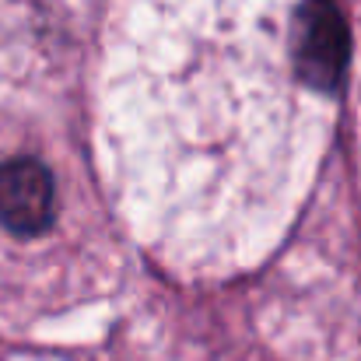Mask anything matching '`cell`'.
Instances as JSON below:
<instances>
[{
  "label": "cell",
  "mask_w": 361,
  "mask_h": 361,
  "mask_svg": "<svg viewBox=\"0 0 361 361\" xmlns=\"http://www.w3.org/2000/svg\"><path fill=\"white\" fill-rule=\"evenodd\" d=\"M74 204V183L42 154H11L0 161V232L18 242H39L63 228Z\"/></svg>",
  "instance_id": "obj_1"
}]
</instances>
